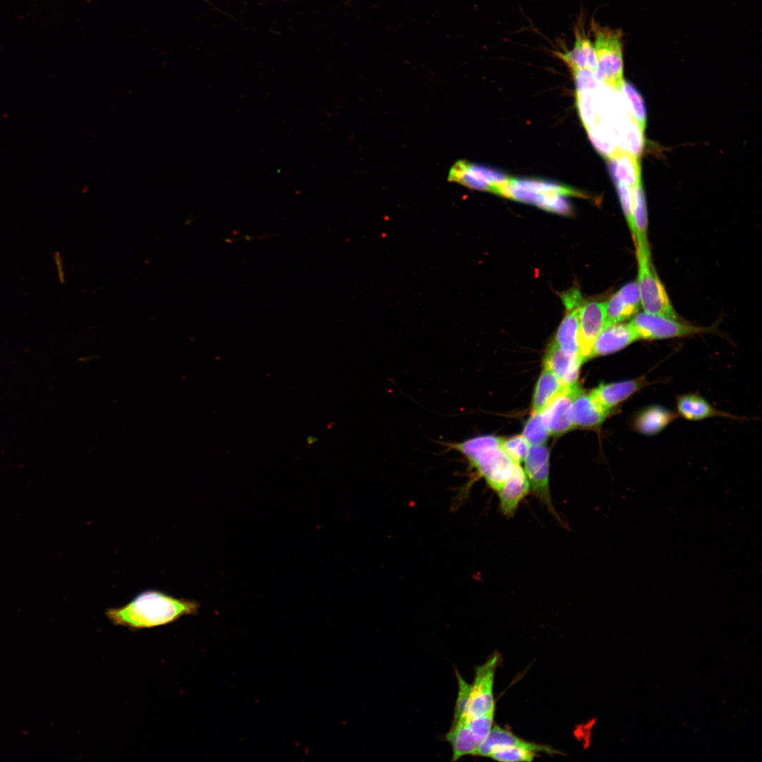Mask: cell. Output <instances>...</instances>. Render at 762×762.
Listing matches in <instances>:
<instances>
[{
  "mask_svg": "<svg viewBox=\"0 0 762 762\" xmlns=\"http://www.w3.org/2000/svg\"><path fill=\"white\" fill-rule=\"evenodd\" d=\"M199 607L195 600L176 598L158 590H147L121 607L107 609L105 615L114 625L138 630L169 624L183 617L195 615Z\"/></svg>",
  "mask_w": 762,
  "mask_h": 762,
  "instance_id": "1",
  "label": "cell"
},
{
  "mask_svg": "<svg viewBox=\"0 0 762 762\" xmlns=\"http://www.w3.org/2000/svg\"><path fill=\"white\" fill-rule=\"evenodd\" d=\"M593 28L596 76L600 82L620 90L624 82L621 34L617 30L597 25Z\"/></svg>",
  "mask_w": 762,
  "mask_h": 762,
  "instance_id": "2",
  "label": "cell"
},
{
  "mask_svg": "<svg viewBox=\"0 0 762 762\" xmlns=\"http://www.w3.org/2000/svg\"><path fill=\"white\" fill-rule=\"evenodd\" d=\"M638 261L637 284L640 303L643 311L677 318L667 292L653 265L651 253L636 249Z\"/></svg>",
  "mask_w": 762,
  "mask_h": 762,
  "instance_id": "3",
  "label": "cell"
},
{
  "mask_svg": "<svg viewBox=\"0 0 762 762\" xmlns=\"http://www.w3.org/2000/svg\"><path fill=\"white\" fill-rule=\"evenodd\" d=\"M461 454L495 492L504 484L516 464L500 446L467 450Z\"/></svg>",
  "mask_w": 762,
  "mask_h": 762,
  "instance_id": "4",
  "label": "cell"
},
{
  "mask_svg": "<svg viewBox=\"0 0 762 762\" xmlns=\"http://www.w3.org/2000/svg\"><path fill=\"white\" fill-rule=\"evenodd\" d=\"M630 323L639 339L687 337L706 331L704 328L682 322L677 318L645 311L636 314Z\"/></svg>",
  "mask_w": 762,
  "mask_h": 762,
  "instance_id": "5",
  "label": "cell"
},
{
  "mask_svg": "<svg viewBox=\"0 0 762 762\" xmlns=\"http://www.w3.org/2000/svg\"><path fill=\"white\" fill-rule=\"evenodd\" d=\"M524 471L532 492L556 519L562 521L554 508L549 487V452L544 445H531L524 459Z\"/></svg>",
  "mask_w": 762,
  "mask_h": 762,
  "instance_id": "6",
  "label": "cell"
},
{
  "mask_svg": "<svg viewBox=\"0 0 762 762\" xmlns=\"http://www.w3.org/2000/svg\"><path fill=\"white\" fill-rule=\"evenodd\" d=\"M509 177L497 169L466 160L456 162L448 174L449 181L472 189L495 193L496 188L507 183ZM500 191V190H499Z\"/></svg>",
  "mask_w": 762,
  "mask_h": 762,
  "instance_id": "7",
  "label": "cell"
},
{
  "mask_svg": "<svg viewBox=\"0 0 762 762\" xmlns=\"http://www.w3.org/2000/svg\"><path fill=\"white\" fill-rule=\"evenodd\" d=\"M498 662L499 655L495 653L476 668L473 682L471 684L467 718L495 710L493 684Z\"/></svg>",
  "mask_w": 762,
  "mask_h": 762,
  "instance_id": "8",
  "label": "cell"
},
{
  "mask_svg": "<svg viewBox=\"0 0 762 762\" xmlns=\"http://www.w3.org/2000/svg\"><path fill=\"white\" fill-rule=\"evenodd\" d=\"M605 303L591 301L581 306L578 340L579 353L583 361L591 358L595 341L605 327Z\"/></svg>",
  "mask_w": 762,
  "mask_h": 762,
  "instance_id": "9",
  "label": "cell"
},
{
  "mask_svg": "<svg viewBox=\"0 0 762 762\" xmlns=\"http://www.w3.org/2000/svg\"><path fill=\"white\" fill-rule=\"evenodd\" d=\"M579 389L577 385L568 387L540 412L543 423L550 434L562 435L574 428L572 404Z\"/></svg>",
  "mask_w": 762,
  "mask_h": 762,
  "instance_id": "10",
  "label": "cell"
},
{
  "mask_svg": "<svg viewBox=\"0 0 762 762\" xmlns=\"http://www.w3.org/2000/svg\"><path fill=\"white\" fill-rule=\"evenodd\" d=\"M650 385L645 376L610 383H602L590 393L610 413L621 403Z\"/></svg>",
  "mask_w": 762,
  "mask_h": 762,
  "instance_id": "11",
  "label": "cell"
},
{
  "mask_svg": "<svg viewBox=\"0 0 762 762\" xmlns=\"http://www.w3.org/2000/svg\"><path fill=\"white\" fill-rule=\"evenodd\" d=\"M583 362L579 354L567 353L552 343L544 358L543 365L564 386L572 387L577 385Z\"/></svg>",
  "mask_w": 762,
  "mask_h": 762,
  "instance_id": "12",
  "label": "cell"
},
{
  "mask_svg": "<svg viewBox=\"0 0 762 762\" xmlns=\"http://www.w3.org/2000/svg\"><path fill=\"white\" fill-rule=\"evenodd\" d=\"M529 490L530 485L524 470L519 464H515L511 475L496 492L502 514L507 518L512 517Z\"/></svg>",
  "mask_w": 762,
  "mask_h": 762,
  "instance_id": "13",
  "label": "cell"
},
{
  "mask_svg": "<svg viewBox=\"0 0 762 762\" xmlns=\"http://www.w3.org/2000/svg\"><path fill=\"white\" fill-rule=\"evenodd\" d=\"M638 339L639 337L630 322L612 324L605 327L597 337L591 358L615 353Z\"/></svg>",
  "mask_w": 762,
  "mask_h": 762,
  "instance_id": "14",
  "label": "cell"
},
{
  "mask_svg": "<svg viewBox=\"0 0 762 762\" xmlns=\"http://www.w3.org/2000/svg\"><path fill=\"white\" fill-rule=\"evenodd\" d=\"M517 746L535 752H543L549 754L559 752L545 745H541L519 738L510 731L494 725L488 737L479 744L475 756H489L492 750L497 747Z\"/></svg>",
  "mask_w": 762,
  "mask_h": 762,
  "instance_id": "15",
  "label": "cell"
},
{
  "mask_svg": "<svg viewBox=\"0 0 762 762\" xmlns=\"http://www.w3.org/2000/svg\"><path fill=\"white\" fill-rule=\"evenodd\" d=\"M610 415L589 393L579 389L572 404V418L574 427L592 428L600 425Z\"/></svg>",
  "mask_w": 762,
  "mask_h": 762,
  "instance_id": "16",
  "label": "cell"
},
{
  "mask_svg": "<svg viewBox=\"0 0 762 762\" xmlns=\"http://www.w3.org/2000/svg\"><path fill=\"white\" fill-rule=\"evenodd\" d=\"M607 161L610 174L615 183L621 182L634 188L641 182L639 157L619 147L615 154L607 159Z\"/></svg>",
  "mask_w": 762,
  "mask_h": 762,
  "instance_id": "17",
  "label": "cell"
},
{
  "mask_svg": "<svg viewBox=\"0 0 762 762\" xmlns=\"http://www.w3.org/2000/svg\"><path fill=\"white\" fill-rule=\"evenodd\" d=\"M574 35L572 49L566 52H557V55L565 62L570 70L586 68L595 73L596 57L593 42L580 29L576 30Z\"/></svg>",
  "mask_w": 762,
  "mask_h": 762,
  "instance_id": "18",
  "label": "cell"
},
{
  "mask_svg": "<svg viewBox=\"0 0 762 762\" xmlns=\"http://www.w3.org/2000/svg\"><path fill=\"white\" fill-rule=\"evenodd\" d=\"M677 418V415L667 408L660 405L649 406L635 416L633 428L645 435H654Z\"/></svg>",
  "mask_w": 762,
  "mask_h": 762,
  "instance_id": "19",
  "label": "cell"
},
{
  "mask_svg": "<svg viewBox=\"0 0 762 762\" xmlns=\"http://www.w3.org/2000/svg\"><path fill=\"white\" fill-rule=\"evenodd\" d=\"M678 413L690 421H701L713 417L737 418L734 415L720 411L708 401L696 394H687L677 397Z\"/></svg>",
  "mask_w": 762,
  "mask_h": 762,
  "instance_id": "20",
  "label": "cell"
},
{
  "mask_svg": "<svg viewBox=\"0 0 762 762\" xmlns=\"http://www.w3.org/2000/svg\"><path fill=\"white\" fill-rule=\"evenodd\" d=\"M445 739L452 747V761H458L466 755H475L479 743L475 739L466 721V718L452 720Z\"/></svg>",
  "mask_w": 762,
  "mask_h": 762,
  "instance_id": "21",
  "label": "cell"
},
{
  "mask_svg": "<svg viewBox=\"0 0 762 762\" xmlns=\"http://www.w3.org/2000/svg\"><path fill=\"white\" fill-rule=\"evenodd\" d=\"M634 196V222L635 236L634 241L636 249L651 253L648 241L647 207L642 181L632 188Z\"/></svg>",
  "mask_w": 762,
  "mask_h": 762,
  "instance_id": "22",
  "label": "cell"
},
{
  "mask_svg": "<svg viewBox=\"0 0 762 762\" xmlns=\"http://www.w3.org/2000/svg\"><path fill=\"white\" fill-rule=\"evenodd\" d=\"M568 387H569L564 386L549 369L544 367L534 390L533 412H541L556 396Z\"/></svg>",
  "mask_w": 762,
  "mask_h": 762,
  "instance_id": "23",
  "label": "cell"
},
{
  "mask_svg": "<svg viewBox=\"0 0 762 762\" xmlns=\"http://www.w3.org/2000/svg\"><path fill=\"white\" fill-rule=\"evenodd\" d=\"M579 310L580 308L568 312L552 343L567 353L580 355L578 340Z\"/></svg>",
  "mask_w": 762,
  "mask_h": 762,
  "instance_id": "24",
  "label": "cell"
},
{
  "mask_svg": "<svg viewBox=\"0 0 762 762\" xmlns=\"http://www.w3.org/2000/svg\"><path fill=\"white\" fill-rule=\"evenodd\" d=\"M508 182L513 186L531 190L538 193L559 194L564 196H585L581 192L577 191L573 188L548 181L509 178Z\"/></svg>",
  "mask_w": 762,
  "mask_h": 762,
  "instance_id": "25",
  "label": "cell"
},
{
  "mask_svg": "<svg viewBox=\"0 0 762 762\" xmlns=\"http://www.w3.org/2000/svg\"><path fill=\"white\" fill-rule=\"evenodd\" d=\"M627 102L629 114L644 131L646 126L647 112L645 102L639 91L631 83L624 82L621 90Z\"/></svg>",
  "mask_w": 762,
  "mask_h": 762,
  "instance_id": "26",
  "label": "cell"
},
{
  "mask_svg": "<svg viewBox=\"0 0 762 762\" xmlns=\"http://www.w3.org/2000/svg\"><path fill=\"white\" fill-rule=\"evenodd\" d=\"M576 104L586 130L598 123L597 102L594 92H576Z\"/></svg>",
  "mask_w": 762,
  "mask_h": 762,
  "instance_id": "27",
  "label": "cell"
},
{
  "mask_svg": "<svg viewBox=\"0 0 762 762\" xmlns=\"http://www.w3.org/2000/svg\"><path fill=\"white\" fill-rule=\"evenodd\" d=\"M605 303V327L636 315L638 309L628 305L617 292Z\"/></svg>",
  "mask_w": 762,
  "mask_h": 762,
  "instance_id": "28",
  "label": "cell"
},
{
  "mask_svg": "<svg viewBox=\"0 0 762 762\" xmlns=\"http://www.w3.org/2000/svg\"><path fill=\"white\" fill-rule=\"evenodd\" d=\"M644 131L629 114V121L624 128L622 142L624 150L639 157L643 148Z\"/></svg>",
  "mask_w": 762,
  "mask_h": 762,
  "instance_id": "29",
  "label": "cell"
},
{
  "mask_svg": "<svg viewBox=\"0 0 762 762\" xmlns=\"http://www.w3.org/2000/svg\"><path fill=\"white\" fill-rule=\"evenodd\" d=\"M587 133L594 147L607 159L612 157L619 149L612 135L598 123L587 130Z\"/></svg>",
  "mask_w": 762,
  "mask_h": 762,
  "instance_id": "30",
  "label": "cell"
},
{
  "mask_svg": "<svg viewBox=\"0 0 762 762\" xmlns=\"http://www.w3.org/2000/svg\"><path fill=\"white\" fill-rule=\"evenodd\" d=\"M550 433L544 425L540 412H532L526 421L522 435L530 445H543Z\"/></svg>",
  "mask_w": 762,
  "mask_h": 762,
  "instance_id": "31",
  "label": "cell"
},
{
  "mask_svg": "<svg viewBox=\"0 0 762 762\" xmlns=\"http://www.w3.org/2000/svg\"><path fill=\"white\" fill-rule=\"evenodd\" d=\"M536 754V752L524 747L509 746L494 749L489 757L502 762H530L534 759Z\"/></svg>",
  "mask_w": 762,
  "mask_h": 762,
  "instance_id": "32",
  "label": "cell"
},
{
  "mask_svg": "<svg viewBox=\"0 0 762 762\" xmlns=\"http://www.w3.org/2000/svg\"><path fill=\"white\" fill-rule=\"evenodd\" d=\"M500 447L516 464L524 461L530 445L522 435L502 438Z\"/></svg>",
  "mask_w": 762,
  "mask_h": 762,
  "instance_id": "33",
  "label": "cell"
},
{
  "mask_svg": "<svg viewBox=\"0 0 762 762\" xmlns=\"http://www.w3.org/2000/svg\"><path fill=\"white\" fill-rule=\"evenodd\" d=\"M495 710L466 718L467 724L479 744L488 737L493 726Z\"/></svg>",
  "mask_w": 762,
  "mask_h": 762,
  "instance_id": "34",
  "label": "cell"
},
{
  "mask_svg": "<svg viewBox=\"0 0 762 762\" xmlns=\"http://www.w3.org/2000/svg\"><path fill=\"white\" fill-rule=\"evenodd\" d=\"M615 184L622 207L634 239L635 236V226L634 222L633 189L621 182H617Z\"/></svg>",
  "mask_w": 762,
  "mask_h": 762,
  "instance_id": "35",
  "label": "cell"
},
{
  "mask_svg": "<svg viewBox=\"0 0 762 762\" xmlns=\"http://www.w3.org/2000/svg\"><path fill=\"white\" fill-rule=\"evenodd\" d=\"M458 681V694L454 706L453 720L467 718L468 706L470 698L471 684L467 683L456 670Z\"/></svg>",
  "mask_w": 762,
  "mask_h": 762,
  "instance_id": "36",
  "label": "cell"
},
{
  "mask_svg": "<svg viewBox=\"0 0 762 762\" xmlns=\"http://www.w3.org/2000/svg\"><path fill=\"white\" fill-rule=\"evenodd\" d=\"M536 205L542 209L561 214H569L572 207L564 195L541 193Z\"/></svg>",
  "mask_w": 762,
  "mask_h": 762,
  "instance_id": "37",
  "label": "cell"
},
{
  "mask_svg": "<svg viewBox=\"0 0 762 762\" xmlns=\"http://www.w3.org/2000/svg\"><path fill=\"white\" fill-rule=\"evenodd\" d=\"M576 85V92H595L599 87V80L595 72L586 68L570 70Z\"/></svg>",
  "mask_w": 762,
  "mask_h": 762,
  "instance_id": "38",
  "label": "cell"
},
{
  "mask_svg": "<svg viewBox=\"0 0 762 762\" xmlns=\"http://www.w3.org/2000/svg\"><path fill=\"white\" fill-rule=\"evenodd\" d=\"M617 293L628 305L639 310L641 303L637 282H631L625 284Z\"/></svg>",
  "mask_w": 762,
  "mask_h": 762,
  "instance_id": "39",
  "label": "cell"
},
{
  "mask_svg": "<svg viewBox=\"0 0 762 762\" xmlns=\"http://www.w3.org/2000/svg\"><path fill=\"white\" fill-rule=\"evenodd\" d=\"M562 300L567 312L581 308L582 298L577 289H571L562 295Z\"/></svg>",
  "mask_w": 762,
  "mask_h": 762,
  "instance_id": "40",
  "label": "cell"
}]
</instances>
